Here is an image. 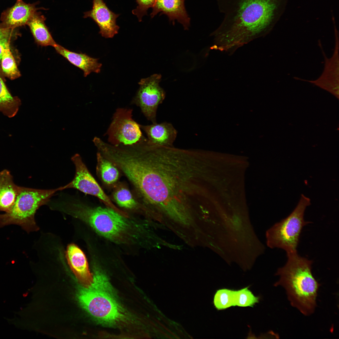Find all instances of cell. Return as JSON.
I'll use <instances>...</instances> for the list:
<instances>
[{
  "instance_id": "1",
  "label": "cell",
  "mask_w": 339,
  "mask_h": 339,
  "mask_svg": "<svg viewBox=\"0 0 339 339\" xmlns=\"http://www.w3.org/2000/svg\"><path fill=\"white\" fill-rule=\"evenodd\" d=\"M204 171L192 152L159 146L154 159V192L158 205L170 211L202 201Z\"/></svg>"
},
{
  "instance_id": "2",
  "label": "cell",
  "mask_w": 339,
  "mask_h": 339,
  "mask_svg": "<svg viewBox=\"0 0 339 339\" xmlns=\"http://www.w3.org/2000/svg\"><path fill=\"white\" fill-rule=\"evenodd\" d=\"M223 19L211 35L221 51L232 53L264 36L274 24L277 0H217Z\"/></svg>"
},
{
  "instance_id": "3",
  "label": "cell",
  "mask_w": 339,
  "mask_h": 339,
  "mask_svg": "<svg viewBox=\"0 0 339 339\" xmlns=\"http://www.w3.org/2000/svg\"><path fill=\"white\" fill-rule=\"evenodd\" d=\"M81 306L99 322L110 326L133 323L132 316L119 301L107 276L95 269L88 287H79L77 294Z\"/></svg>"
},
{
  "instance_id": "4",
  "label": "cell",
  "mask_w": 339,
  "mask_h": 339,
  "mask_svg": "<svg viewBox=\"0 0 339 339\" xmlns=\"http://www.w3.org/2000/svg\"><path fill=\"white\" fill-rule=\"evenodd\" d=\"M287 255L286 263L277 271L280 279L275 285L283 287L292 306L304 315H309L316 307L319 286L312 273V261L297 252Z\"/></svg>"
},
{
  "instance_id": "5",
  "label": "cell",
  "mask_w": 339,
  "mask_h": 339,
  "mask_svg": "<svg viewBox=\"0 0 339 339\" xmlns=\"http://www.w3.org/2000/svg\"><path fill=\"white\" fill-rule=\"evenodd\" d=\"M65 212L85 221L98 234L115 242L126 243L136 236L132 223L109 207L92 208L78 200L70 199L66 204Z\"/></svg>"
},
{
  "instance_id": "6",
  "label": "cell",
  "mask_w": 339,
  "mask_h": 339,
  "mask_svg": "<svg viewBox=\"0 0 339 339\" xmlns=\"http://www.w3.org/2000/svg\"><path fill=\"white\" fill-rule=\"evenodd\" d=\"M64 189V186L47 190L20 186L11 209L0 214V228L14 224L20 226L27 232L37 230L35 219L36 211L42 205L48 203L56 191Z\"/></svg>"
},
{
  "instance_id": "7",
  "label": "cell",
  "mask_w": 339,
  "mask_h": 339,
  "mask_svg": "<svg viewBox=\"0 0 339 339\" xmlns=\"http://www.w3.org/2000/svg\"><path fill=\"white\" fill-rule=\"evenodd\" d=\"M310 204V199L302 194L292 213L270 231L269 241L271 246L282 249L287 254L297 252L302 229L309 223L304 220V215L306 207Z\"/></svg>"
},
{
  "instance_id": "8",
  "label": "cell",
  "mask_w": 339,
  "mask_h": 339,
  "mask_svg": "<svg viewBox=\"0 0 339 339\" xmlns=\"http://www.w3.org/2000/svg\"><path fill=\"white\" fill-rule=\"evenodd\" d=\"M132 110L118 108L106 132L110 144L117 146L137 143L145 137L143 135L140 125L132 118Z\"/></svg>"
},
{
  "instance_id": "9",
  "label": "cell",
  "mask_w": 339,
  "mask_h": 339,
  "mask_svg": "<svg viewBox=\"0 0 339 339\" xmlns=\"http://www.w3.org/2000/svg\"><path fill=\"white\" fill-rule=\"evenodd\" d=\"M161 76L155 74L139 82V88L132 101V103L140 107L147 119L155 123L159 105L165 97V92L159 86Z\"/></svg>"
},
{
  "instance_id": "10",
  "label": "cell",
  "mask_w": 339,
  "mask_h": 339,
  "mask_svg": "<svg viewBox=\"0 0 339 339\" xmlns=\"http://www.w3.org/2000/svg\"><path fill=\"white\" fill-rule=\"evenodd\" d=\"M75 168L73 180L64 186L65 189L74 188L83 192L94 196L101 200L107 207L112 208L123 215L126 214L118 209L111 202L89 171L78 153L71 158Z\"/></svg>"
},
{
  "instance_id": "11",
  "label": "cell",
  "mask_w": 339,
  "mask_h": 339,
  "mask_svg": "<svg viewBox=\"0 0 339 339\" xmlns=\"http://www.w3.org/2000/svg\"><path fill=\"white\" fill-rule=\"evenodd\" d=\"M320 46L325 58V64L323 71L321 76L315 80H307L297 78L300 80L309 82L338 96L339 93V39L336 33L335 45L333 55L328 58L325 54L320 41Z\"/></svg>"
},
{
  "instance_id": "12",
  "label": "cell",
  "mask_w": 339,
  "mask_h": 339,
  "mask_svg": "<svg viewBox=\"0 0 339 339\" xmlns=\"http://www.w3.org/2000/svg\"><path fill=\"white\" fill-rule=\"evenodd\" d=\"M119 16L110 10L103 0H93L92 9L84 12L83 17L91 18L96 23L102 37L112 38L118 33L120 28L116 24Z\"/></svg>"
},
{
  "instance_id": "13",
  "label": "cell",
  "mask_w": 339,
  "mask_h": 339,
  "mask_svg": "<svg viewBox=\"0 0 339 339\" xmlns=\"http://www.w3.org/2000/svg\"><path fill=\"white\" fill-rule=\"evenodd\" d=\"M39 2L26 3L22 0H17L12 7L4 11L2 13L0 27L13 29L17 27L27 24L28 21L39 9L46 10L44 8H37Z\"/></svg>"
},
{
  "instance_id": "14",
  "label": "cell",
  "mask_w": 339,
  "mask_h": 339,
  "mask_svg": "<svg viewBox=\"0 0 339 339\" xmlns=\"http://www.w3.org/2000/svg\"><path fill=\"white\" fill-rule=\"evenodd\" d=\"M150 14L151 18L158 13L167 15L170 22L174 25L175 21L181 24L185 30H188L190 18L185 6V0H156Z\"/></svg>"
},
{
  "instance_id": "15",
  "label": "cell",
  "mask_w": 339,
  "mask_h": 339,
  "mask_svg": "<svg viewBox=\"0 0 339 339\" xmlns=\"http://www.w3.org/2000/svg\"><path fill=\"white\" fill-rule=\"evenodd\" d=\"M66 255L69 266L82 286L89 287L93 282V275L83 252L76 245L71 244L67 247Z\"/></svg>"
},
{
  "instance_id": "16",
  "label": "cell",
  "mask_w": 339,
  "mask_h": 339,
  "mask_svg": "<svg viewBox=\"0 0 339 339\" xmlns=\"http://www.w3.org/2000/svg\"><path fill=\"white\" fill-rule=\"evenodd\" d=\"M140 126L151 143L162 146H173L177 132L171 123L165 121L148 125H140Z\"/></svg>"
},
{
  "instance_id": "17",
  "label": "cell",
  "mask_w": 339,
  "mask_h": 339,
  "mask_svg": "<svg viewBox=\"0 0 339 339\" xmlns=\"http://www.w3.org/2000/svg\"><path fill=\"white\" fill-rule=\"evenodd\" d=\"M53 47L57 53L81 69L85 77L92 72L98 73L100 72L102 64L98 62V59L91 57L84 53L70 51L57 43Z\"/></svg>"
},
{
  "instance_id": "18",
  "label": "cell",
  "mask_w": 339,
  "mask_h": 339,
  "mask_svg": "<svg viewBox=\"0 0 339 339\" xmlns=\"http://www.w3.org/2000/svg\"><path fill=\"white\" fill-rule=\"evenodd\" d=\"M19 188L14 183L9 170L4 169L0 171V211L6 212L11 209Z\"/></svg>"
},
{
  "instance_id": "19",
  "label": "cell",
  "mask_w": 339,
  "mask_h": 339,
  "mask_svg": "<svg viewBox=\"0 0 339 339\" xmlns=\"http://www.w3.org/2000/svg\"><path fill=\"white\" fill-rule=\"evenodd\" d=\"M46 18L40 12H35L27 24L37 44L41 46H51L56 44L53 39L45 21Z\"/></svg>"
},
{
  "instance_id": "20",
  "label": "cell",
  "mask_w": 339,
  "mask_h": 339,
  "mask_svg": "<svg viewBox=\"0 0 339 339\" xmlns=\"http://www.w3.org/2000/svg\"><path fill=\"white\" fill-rule=\"evenodd\" d=\"M19 104L18 100L12 96L0 77V111L12 117L17 113Z\"/></svg>"
},
{
  "instance_id": "21",
  "label": "cell",
  "mask_w": 339,
  "mask_h": 339,
  "mask_svg": "<svg viewBox=\"0 0 339 339\" xmlns=\"http://www.w3.org/2000/svg\"><path fill=\"white\" fill-rule=\"evenodd\" d=\"M97 159L98 168L103 181L108 184L115 182L119 177V172L116 166L102 157L98 152Z\"/></svg>"
},
{
  "instance_id": "22",
  "label": "cell",
  "mask_w": 339,
  "mask_h": 339,
  "mask_svg": "<svg viewBox=\"0 0 339 339\" xmlns=\"http://www.w3.org/2000/svg\"><path fill=\"white\" fill-rule=\"evenodd\" d=\"M1 64L2 71L6 76L14 79L20 76V72L10 50L9 44L4 51Z\"/></svg>"
},
{
  "instance_id": "23",
  "label": "cell",
  "mask_w": 339,
  "mask_h": 339,
  "mask_svg": "<svg viewBox=\"0 0 339 339\" xmlns=\"http://www.w3.org/2000/svg\"><path fill=\"white\" fill-rule=\"evenodd\" d=\"M213 303L216 308L218 310L235 306L234 290L226 288L218 290L214 295Z\"/></svg>"
},
{
  "instance_id": "24",
  "label": "cell",
  "mask_w": 339,
  "mask_h": 339,
  "mask_svg": "<svg viewBox=\"0 0 339 339\" xmlns=\"http://www.w3.org/2000/svg\"><path fill=\"white\" fill-rule=\"evenodd\" d=\"M248 288L247 287L238 290H234L235 306L251 307L258 302L259 297L254 296Z\"/></svg>"
},
{
  "instance_id": "25",
  "label": "cell",
  "mask_w": 339,
  "mask_h": 339,
  "mask_svg": "<svg viewBox=\"0 0 339 339\" xmlns=\"http://www.w3.org/2000/svg\"><path fill=\"white\" fill-rule=\"evenodd\" d=\"M113 197L117 204L122 207L132 209L135 208L137 205L131 193L126 188L119 189L114 193Z\"/></svg>"
},
{
  "instance_id": "26",
  "label": "cell",
  "mask_w": 339,
  "mask_h": 339,
  "mask_svg": "<svg viewBox=\"0 0 339 339\" xmlns=\"http://www.w3.org/2000/svg\"><path fill=\"white\" fill-rule=\"evenodd\" d=\"M156 0H136L137 5L136 8L133 10V14L137 16L139 22H141L142 18L147 14V11L151 8H152Z\"/></svg>"
},
{
  "instance_id": "27",
  "label": "cell",
  "mask_w": 339,
  "mask_h": 339,
  "mask_svg": "<svg viewBox=\"0 0 339 339\" xmlns=\"http://www.w3.org/2000/svg\"><path fill=\"white\" fill-rule=\"evenodd\" d=\"M13 29L0 27V42L9 40L12 34Z\"/></svg>"
},
{
  "instance_id": "28",
  "label": "cell",
  "mask_w": 339,
  "mask_h": 339,
  "mask_svg": "<svg viewBox=\"0 0 339 339\" xmlns=\"http://www.w3.org/2000/svg\"><path fill=\"white\" fill-rule=\"evenodd\" d=\"M9 45V40L0 42V63L1 62L4 51L7 46Z\"/></svg>"
}]
</instances>
